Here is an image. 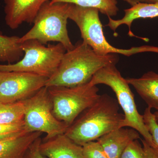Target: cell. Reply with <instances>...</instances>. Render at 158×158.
<instances>
[{"label":"cell","mask_w":158,"mask_h":158,"mask_svg":"<svg viewBox=\"0 0 158 158\" xmlns=\"http://www.w3.org/2000/svg\"><path fill=\"white\" fill-rule=\"evenodd\" d=\"M118 59L117 54L99 55L84 41L77 42L72 50L64 54L58 69L47 80L45 87L84 85L102 68L116 65Z\"/></svg>","instance_id":"6da1fadb"},{"label":"cell","mask_w":158,"mask_h":158,"mask_svg":"<svg viewBox=\"0 0 158 158\" xmlns=\"http://www.w3.org/2000/svg\"><path fill=\"white\" fill-rule=\"evenodd\" d=\"M117 100L110 95H100L94 104L78 116L64 134L82 146L121 128L124 116L119 112Z\"/></svg>","instance_id":"7a4b0ae2"},{"label":"cell","mask_w":158,"mask_h":158,"mask_svg":"<svg viewBox=\"0 0 158 158\" xmlns=\"http://www.w3.org/2000/svg\"><path fill=\"white\" fill-rule=\"evenodd\" d=\"M99 12L95 8L69 4V19L75 23L81 32L83 41L90 46L96 53L103 56L121 54L126 56L148 52L158 53V47L153 46L143 45L127 49L114 47L105 37Z\"/></svg>","instance_id":"3957f363"},{"label":"cell","mask_w":158,"mask_h":158,"mask_svg":"<svg viewBox=\"0 0 158 158\" xmlns=\"http://www.w3.org/2000/svg\"><path fill=\"white\" fill-rule=\"evenodd\" d=\"M69 3H52L48 1L43 5L34 20L32 28L20 37V43L29 40H36L42 44L57 42L71 50L74 45L67 31Z\"/></svg>","instance_id":"277c9868"},{"label":"cell","mask_w":158,"mask_h":158,"mask_svg":"<svg viewBox=\"0 0 158 158\" xmlns=\"http://www.w3.org/2000/svg\"><path fill=\"white\" fill-rule=\"evenodd\" d=\"M89 82L92 85H106L112 89L116 94L118 105L124 112V119L120 127H128L136 130L151 146L152 136L144 123L143 115L138 112L129 85L126 79L122 76L116 65H109L102 68Z\"/></svg>","instance_id":"5b68a950"},{"label":"cell","mask_w":158,"mask_h":158,"mask_svg":"<svg viewBox=\"0 0 158 158\" xmlns=\"http://www.w3.org/2000/svg\"><path fill=\"white\" fill-rule=\"evenodd\" d=\"M23 57L12 64H0V71L23 72L49 79L58 69L66 50L61 44L45 46L36 40L21 43Z\"/></svg>","instance_id":"8992f818"},{"label":"cell","mask_w":158,"mask_h":158,"mask_svg":"<svg viewBox=\"0 0 158 158\" xmlns=\"http://www.w3.org/2000/svg\"><path fill=\"white\" fill-rule=\"evenodd\" d=\"M47 88L52 101L54 116L69 126L100 96L96 85H92L89 82L73 87Z\"/></svg>","instance_id":"52a82bcc"},{"label":"cell","mask_w":158,"mask_h":158,"mask_svg":"<svg viewBox=\"0 0 158 158\" xmlns=\"http://www.w3.org/2000/svg\"><path fill=\"white\" fill-rule=\"evenodd\" d=\"M23 102L24 106V124L27 133H45V141L65 134L69 126L54 116L52 101L47 87L41 88Z\"/></svg>","instance_id":"ba28073f"},{"label":"cell","mask_w":158,"mask_h":158,"mask_svg":"<svg viewBox=\"0 0 158 158\" xmlns=\"http://www.w3.org/2000/svg\"><path fill=\"white\" fill-rule=\"evenodd\" d=\"M48 78L23 72L0 71V102L23 101L45 87Z\"/></svg>","instance_id":"9c48e42d"},{"label":"cell","mask_w":158,"mask_h":158,"mask_svg":"<svg viewBox=\"0 0 158 158\" xmlns=\"http://www.w3.org/2000/svg\"><path fill=\"white\" fill-rule=\"evenodd\" d=\"M51 0H4L5 21L12 30L23 23H33L43 5Z\"/></svg>","instance_id":"30bf717a"},{"label":"cell","mask_w":158,"mask_h":158,"mask_svg":"<svg viewBox=\"0 0 158 158\" xmlns=\"http://www.w3.org/2000/svg\"><path fill=\"white\" fill-rule=\"evenodd\" d=\"M140 138V134L134 129L119 128L99 138L97 141L101 145L109 158H120L128 144Z\"/></svg>","instance_id":"8fae6325"},{"label":"cell","mask_w":158,"mask_h":158,"mask_svg":"<svg viewBox=\"0 0 158 158\" xmlns=\"http://www.w3.org/2000/svg\"><path fill=\"white\" fill-rule=\"evenodd\" d=\"M39 149L47 158H84L82 146L64 134L41 142Z\"/></svg>","instance_id":"7c38bea8"},{"label":"cell","mask_w":158,"mask_h":158,"mask_svg":"<svg viewBox=\"0 0 158 158\" xmlns=\"http://www.w3.org/2000/svg\"><path fill=\"white\" fill-rule=\"evenodd\" d=\"M125 15L121 19L115 20L108 17L109 22L106 26L110 27L114 32V36H117L116 29L122 25H126L129 28L128 34L131 37L135 36L131 31L132 23L138 19L154 18L158 17V2L155 3H139L124 10Z\"/></svg>","instance_id":"4fadbf2b"},{"label":"cell","mask_w":158,"mask_h":158,"mask_svg":"<svg viewBox=\"0 0 158 158\" xmlns=\"http://www.w3.org/2000/svg\"><path fill=\"white\" fill-rule=\"evenodd\" d=\"M132 86L148 107L158 111V73L149 71L140 78L126 79Z\"/></svg>","instance_id":"5bb4252c"},{"label":"cell","mask_w":158,"mask_h":158,"mask_svg":"<svg viewBox=\"0 0 158 158\" xmlns=\"http://www.w3.org/2000/svg\"><path fill=\"white\" fill-rule=\"evenodd\" d=\"M42 133H29L18 138L0 141V158H26L31 144Z\"/></svg>","instance_id":"9a60e30c"},{"label":"cell","mask_w":158,"mask_h":158,"mask_svg":"<svg viewBox=\"0 0 158 158\" xmlns=\"http://www.w3.org/2000/svg\"><path fill=\"white\" fill-rule=\"evenodd\" d=\"M20 37L8 36L0 33V62L12 64L20 60L23 52Z\"/></svg>","instance_id":"2e32d148"},{"label":"cell","mask_w":158,"mask_h":158,"mask_svg":"<svg viewBox=\"0 0 158 158\" xmlns=\"http://www.w3.org/2000/svg\"><path fill=\"white\" fill-rule=\"evenodd\" d=\"M50 2L69 3L82 7L95 8L108 17L115 16L118 11L117 0H51Z\"/></svg>","instance_id":"e0dca14e"},{"label":"cell","mask_w":158,"mask_h":158,"mask_svg":"<svg viewBox=\"0 0 158 158\" xmlns=\"http://www.w3.org/2000/svg\"><path fill=\"white\" fill-rule=\"evenodd\" d=\"M24 106L23 101L14 103L0 102V124H13L23 122Z\"/></svg>","instance_id":"ac0fdd59"},{"label":"cell","mask_w":158,"mask_h":158,"mask_svg":"<svg viewBox=\"0 0 158 158\" xmlns=\"http://www.w3.org/2000/svg\"><path fill=\"white\" fill-rule=\"evenodd\" d=\"M143 116L144 123L152 136L153 143L150 147L158 158V124L151 108H146Z\"/></svg>","instance_id":"d6986e66"},{"label":"cell","mask_w":158,"mask_h":158,"mask_svg":"<svg viewBox=\"0 0 158 158\" xmlns=\"http://www.w3.org/2000/svg\"><path fill=\"white\" fill-rule=\"evenodd\" d=\"M27 134L24 121L16 124H0V141L18 138Z\"/></svg>","instance_id":"ffe728a7"},{"label":"cell","mask_w":158,"mask_h":158,"mask_svg":"<svg viewBox=\"0 0 158 158\" xmlns=\"http://www.w3.org/2000/svg\"><path fill=\"white\" fill-rule=\"evenodd\" d=\"M84 158H109L97 141H91L82 146Z\"/></svg>","instance_id":"44dd1931"},{"label":"cell","mask_w":158,"mask_h":158,"mask_svg":"<svg viewBox=\"0 0 158 158\" xmlns=\"http://www.w3.org/2000/svg\"><path fill=\"white\" fill-rule=\"evenodd\" d=\"M120 158H147V157L144 148L138 140H135L128 144Z\"/></svg>","instance_id":"7402d4cb"},{"label":"cell","mask_w":158,"mask_h":158,"mask_svg":"<svg viewBox=\"0 0 158 158\" xmlns=\"http://www.w3.org/2000/svg\"><path fill=\"white\" fill-rule=\"evenodd\" d=\"M41 142V138L39 137L33 142L27 153L26 158H47L43 155L40 151V145Z\"/></svg>","instance_id":"603a6c76"},{"label":"cell","mask_w":158,"mask_h":158,"mask_svg":"<svg viewBox=\"0 0 158 158\" xmlns=\"http://www.w3.org/2000/svg\"><path fill=\"white\" fill-rule=\"evenodd\" d=\"M141 142L143 144V147L147 155V158H158L151 147L148 145V144L144 139H141Z\"/></svg>","instance_id":"cb8c5ba5"},{"label":"cell","mask_w":158,"mask_h":158,"mask_svg":"<svg viewBox=\"0 0 158 158\" xmlns=\"http://www.w3.org/2000/svg\"><path fill=\"white\" fill-rule=\"evenodd\" d=\"M133 6L139 3H155L158 2V0H123Z\"/></svg>","instance_id":"d4e9b609"},{"label":"cell","mask_w":158,"mask_h":158,"mask_svg":"<svg viewBox=\"0 0 158 158\" xmlns=\"http://www.w3.org/2000/svg\"><path fill=\"white\" fill-rule=\"evenodd\" d=\"M155 117L156 121L158 124V111H156L153 113Z\"/></svg>","instance_id":"484cf974"}]
</instances>
